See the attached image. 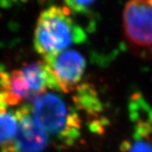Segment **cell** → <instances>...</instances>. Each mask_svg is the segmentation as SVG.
<instances>
[{"instance_id": "1", "label": "cell", "mask_w": 152, "mask_h": 152, "mask_svg": "<svg viewBox=\"0 0 152 152\" xmlns=\"http://www.w3.org/2000/svg\"><path fill=\"white\" fill-rule=\"evenodd\" d=\"M87 35L75 22L67 7L52 6L39 15L34 33V48L43 59L86 40Z\"/></svg>"}, {"instance_id": "2", "label": "cell", "mask_w": 152, "mask_h": 152, "mask_svg": "<svg viewBox=\"0 0 152 152\" xmlns=\"http://www.w3.org/2000/svg\"><path fill=\"white\" fill-rule=\"evenodd\" d=\"M30 109L38 125L64 148L72 147L81 137L79 114L52 92H46L31 101Z\"/></svg>"}, {"instance_id": "3", "label": "cell", "mask_w": 152, "mask_h": 152, "mask_svg": "<svg viewBox=\"0 0 152 152\" xmlns=\"http://www.w3.org/2000/svg\"><path fill=\"white\" fill-rule=\"evenodd\" d=\"M124 33L129 44L145 56H152V4L129 0L123 14Z\"/></svg>"}, {"instance_id": "4", "label": "cell", "mask_w": 152, "mask_h": 152, "mask_svg": "<svg viewBox=\"0 0 152 152\" xmlns=\"http://www.w3.org/2000/svg\"><path fill=\"white\" fill-rule=\"evenodd\" d=\"M43 61L49 67L59 91L74 92L81 84L86 68V61L79 51L66 50L43 59Z\"/></svg>"}, {"instance_id": "5", "label": "cell", "mask_w": 152, "mask_h": 152, "mask_svg": "<svg viewBox=\"0 0 152 152\" xmlns=\"http://www.w3.org/2000/svg\"><path fill=\"white\" fill-rule=\"evenodd\" d=\"M16 111L18 126L12 147L18 152H42L47 148L50 137L35 121L30 105L24 104Z\"/></svg>"}, {"instance_id": "6", "label": "cell", "mask_w": 152, "mask_h": 152, "mask_svg": "<svg viewBox=\"0 0 152 152\" xmlns=\"http://www.w3.org/2000/svg\"><path fill=\"white\" fill-rule=\"evenodd\" d=\"M131 118L135 122L133 136L122 143L123 152H152V125L147 116L148 104L139 94L130 104Z\"/></svg>"}, {"instance_id": "7", "label": "cell", "mask_w": 152, "mask_h": 152, "mask_svg": "<svg viewBox=\"0 0 152 152\" xmlns=\"http://www.w3.org/2000/svg\"><path fill=\"white\" fill-rule=\"evenodd\" d=\"M18 119L17 111L0 102V146L3 148L12 147L18 131Z\"/></svg>"}, {"instance_id": "8", "label": "cell", "mask_w": 152, "mask_h": 152, "mask_svg": "<svg viewBox=\"0 0 152 152\" xmlns=\"http://www.w3.org/2000/svg\"><path fill=\"white\" fill-rule=\"evenodd\" d=\"M73 102L79 109L91 115H97L102 111V103L94 87L90 83H81L74 91Z\"/></svg>"}, {"instance_id": "9", "label": "cell", "mask_w": 152, "mask_h": 152, "mask_svg": "<svg viewBox=\"0 0 152 152\" xmlns=\"http://www.w3.org/2000/svg\"><path fill=\"white\" fill-rule=\"evenodd\" d=\"M68 9L76 13H83L94 4L95 0H64Z\"/></svg>"}, {"instance_id": "10", "label": "cell", "mask_w": 152, "mask_h": 152, "mask_svg": "<svg viewBox=\"0 0 152 152\" xmlns=\"http://www.w3.org/2000/svg\"><path fill=\"white\" fill-rule=\"evenodd\" d=\"M147 116L150 124L152 125V107H150L149 104H148V107H147Z\"/></svg>"}, {"instance_id": "11", "label": "cell", "mask_w": 152, "mask_h": 152, "mask_svg": "<svg viewBox=\"0 0 152 152\" xmlns=\"http://www.w3.org/2000/svg\"><path fill=\"white\" fill-rule=\"evenodd\" d=\"M1 152H18V151L13 147H8L6 148H2Z\"/></svg>"}, {"instance_id": "12", "label": "cell", "mask_w": 152, "mask_h": 152, "mask_svg": "<svg viewBox=\"0 0 152 152\" xmlns=\"http://www.w3.org/2000/svg\"><path fill=\"white\" fill-rule=\"evenodd\" d=\"M149 1H150V2H151V4H152V0H149Z\"/></svg>"}]
</instances>
